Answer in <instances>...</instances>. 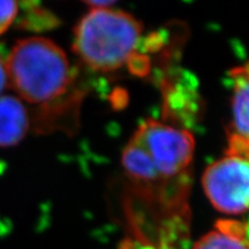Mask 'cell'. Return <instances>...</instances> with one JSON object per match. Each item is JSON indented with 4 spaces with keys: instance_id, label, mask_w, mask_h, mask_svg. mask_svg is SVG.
Wrapping results in <instances>:
<instances>
[{
    "instance_id": "obj_1",
    "label": "cell",
    "mask_w": 249,
    "mask_h": 249,
    "mask_svg": "<svg viewBox=\"0 0 249 249\" xmlns=\"http://www.w3.org/2000/svg\"><path fill=\"white\" fill-rule=\"evenodd\" d=\"M6 70L12 88L24 101L35 104L59 98L73 81L66 53L52 40L40 37L15 43Z\"/></svg>"
},
{
    "instance_id": "obj_9",
    "label": "cell",
    "mask_w": 249,
    "mask_h": 249,
    "mask_svg": "<svg viewBox=\"0 0 249 249\" xmlns=\"http://www.w3.org/2000/svg\"><path fill=\"white\" fill-rule=\"evenodd\" d=\"M217 231L224 234L233 236L239 240L247 242V224L236 222V220H219L216 224Z\"/></svg>"
},
{
    "instance_id": "obj_7",
    "label": "cell",
    "mask_w": 249,
    "mask_h": 249,
    "mask_svg": "<svg viewBox=\"0 0 249 249\" xmlns=\"http://www.w3.org/2000/svg\"><path fill=\"white\" fill-rule=\"evenodd\" d=\"M194 249H247V242L219 231H211L196 242Z\"/></svg>"
},
{
    "instance_id": "obj_5",
    "label": "cell",
    "mask_w": 249,
    "mask_h": 249,
    "mask_svg": "<svg viewBox=\"0 0 249 249\" xmlns=\"http://www.w3.org/2000/svg\"><path fill=\"white\" fill-rule=\"evenodd\" d=\"M29 128L26 107L12 96L0 97V147H12L22 140Z\"/></svg>"
},
{
    "instance_id": "obj_11",
    "label": "cell",
    "mask_w": 249,
    "mask_h": 249,
    "mask_svg": "<svg viewBox=\"0 0 249 249\" xmlns=\"http://www.w3.org/2000/svg\"><path fill=\"white\" fill-rule=\"evenodd\" d=\"M128 64L129 71L133 74L139 76H144L149 73V68H150V64H149V59L143 54L133 53L132 57L127 61Z\"/></svg>"
},
{
    "instance_id": "obj_12",
    "label": "cell",
    "mask_w": 249,
    "mask_h": 249,
    "mask_svg": "<svg viewBox=\"0 0 249 249\" xmlns=\"http://www.w3.org/2000/svg\"><path fill=\"white\" fill-rule=\"evenodd\" d=\"M8 83V77H7V70H6V62L4 59L0 55V93L4 91L6 86Z\"/></svg>"
},
{
    "instance_id": "obj_6",
    "label": "cell",
    "mask_w": 249,
    "mask_h": 249,
    "mask_svg": "<svg viewBox=\"0 0 249 249\" xmlns=\"http://www.w3.org/2000/svg\"><path fill=\"white\" fill-rule=\"evenodd\" d=\"M231 77L234 82V93L232 98L233 130L231 134L248 140V68L236 67L231 71Z\"/></svg>"
},
{
    "instance_id": "obj_10",
    "label": "cell",
    "mask_w": 249,
    "mask_h": 249,
    "mask_svg": "<svg viewBox=\"0 0 249 249\" xmlns=\"http://www.w3.org/2000/svg\"><path fill=\"white\" fill-rule=\"evenodd\" d=\"M18 12L17 1H0V35L4 34L13 23Z\"/></svg>"
},
{
    "instance_id": "obj_3",
    "label": "cell",
    "mask_w": 249,
    "mask_h": 249,
    "mask_svg": "<svg viewBox=\"0 0 249 249\" xmlns=\"http://www.w3.org/2000/svg\"><path fill=\"white\" fill-rule=\"evenodd\" d=\"M132 140L150 156L161 181L176 182L186 178V170L192 163L195 150L191 133L148 119L140 124Z\"/></svg>"
},
{
    "instance_id": "obj_8",
    "label": "cell",
    "mask_w": 249,
    "mask_h": 249,
    "mask_svg": "<svg viewBox=\"0 0 249 249\" xmlns=\"http://www.w3.org/2000/svg\"><path fill=\"white\" fill-rule=\"evenodd\" d=\"M33 2H26L28 12L22 18L21 26L30 30H44L57 26V18L43 8L31 7Z\"/></svg>"
},
{
    "instance_id": "obj_13",
    "label": "cell",
    "mask_w": 249,
    "mask_h": 249,
    "mask_svg": "<svg viewBox=\"0 0 249 249\" xmlns=\"http://www.w3.org/2000/svg\"><path fill=\"white\" fill-rule=\"evenodd\" d=\"M87 6H89L90 9H105L110 8L112 5H114V1H85Z\"/></svg>"
},
{
    "instance_id": "obj_4",
    "label": "cell",
    "mask_w": 249,
    "mask_h": 249,
    "mask_svg": "<svg viewBox=\"0 0 249 249\" xmlns=\"http://www.w3.org/2000/svg\"><path fill=\"white\" fill-rule=\"evenodd\" d=\"M248 160L226 156L205 170L202 185L217 210L239 214L248 208Z\"/></svg>"
},
{
    "instance_id": "obj_2",
    "label": "cell",
    "mask_w": 249,
    "mask_h": 249,
    "mask_svg": "<svg viewBox=\"0 0 249 249\" xmlns=\"http://www.w3.org/2000/svg\"><path fill=\"white\" fill-rule=\"evenodd\" d=\"M143 27L133 15L117 9H90L74 31V51L87 66L112 71L128 61Z\"/></svg>"
}]
</instances>
